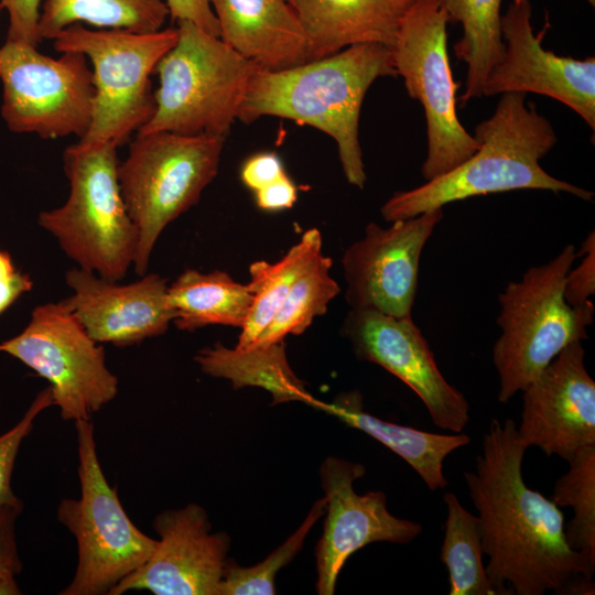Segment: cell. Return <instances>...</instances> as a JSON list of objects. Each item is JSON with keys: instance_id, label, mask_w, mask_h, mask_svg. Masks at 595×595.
Listing matches in <instances>:
<instances>
[{"instance_id": "1", "label": "cell", "mask_w": 595, "mask_h": 595, "mask_svg": "<svg viewBox=\"0 0 595 595\" xmlns=\"http://www.w3.org/2000/svg\"><path fill=\"white\" fill-rule=\"evenodd\" d=\"M528 448L513 420L495 418L475 469L464 473L480 520L486 574L498 595H565L577 580H593L595 563L569 545L560 507L524 483Z\"/></svg>"}, {"instance_id": "2", "label": "cell", "mask_w": 595, "mask_h": 595, "mask_svg": "<svg viewBox=\"0 0 595 595\" xmlns=\"http://www.w3.org/2000/svg\"><path fill=\"white\" fill-rule=\"evenodd\" d=\"M396 77L391 47L358 44L326 57L278 69H258L238 120L279 117L307 125L335 140L347 182L364 188L367 176L359 142L364 98L380 77Z\"/></svg>"}, {"instance_id": "3", "label": "cell", "mask_w": 595, "mask_h": 595, "mask_svg": "<svg viewBox=\"0 0 595 595\" xmlns=\"http://www.w3.org/2000/svg\"><path fill=\"white\" fill-rule=\"evenodd\" d=\"M526 98L523 93L502 94L494 113L475 128L477 150L445 174L396 192L380 208L383 219H408L456 201L517 190L592 201L593 192L555 178L540 165L558 139L551 122Z\"/></svg>"}, {"instance_id": "4", "label": "cell", "mask_w": 595, "mask_h": 595, "mask_svg": "<svg viewBox=\"0 0 595 595\" xmlns=\"http://www.w3.org/2000/svg\"><path fill=\"white\" fill-rule=\"evenodd\" d=\"M577 258L565 246L549 262L529 268L499 294L501 329L493 347L499 377L498 401L508 403L569 345L587 338L595 307L589 300L570 305L563 294L566 273Z\"/></svg>"}, {"instance_id": "5", "label": "cell", "mask_w": 595, "mask_h": 595, "mask_svg": "<svg viewBox=\"0 0 595 595\" xmlns=\"http://www.w3.org/2000/svg\"><path fill=\"white\" fill-rule=\"evenodd\" d=\"M115 143L65 149L64 172L69 194L60 207L39 214L50 232L77 267L110 281H121L133 267L138 232L118 182Z\"/></svg>"}, {"instance_id": "6", "label": "cell", "mask_w": 595, "mask_h": 595, "mask_svg": "<svg viewBox=\"0 0 595 595\" xmlns=\"http://www.w3.org/2000/svg\"><path fill=\"white\" fill-rule=\"evenodd\" d=\"M176 29V43L154 72V112L137 133L227 137L260 68L191 22L180 21Z\"/></svg>"}, {"instance_id": "7", "label": "cell", "mask_w": 595, "mask_h": 595, "mask_svg": "<svg viewBox=\"0 0 595 595\" xmlns=\"http://www.w3.org/2000/svg\"><path fill=\"white\" fill-rule=\"evenodd\" d=\"M136 134L117 175L138 232L133 269L142 277L162 231L199 201L217 175L226 137L169 131Z\"/></svg>"}, {"instance_id": "8", "label": "cell", "mask_w": 595, "mask_h": 595, "mask_svg": "<svg viewBox=\"0 0 595 595\" xmlns=\"http://www.w3.org/2000/svg\"><path fill=\"white\" fill-rule=\"evenodd\" d=\"M60 52L84 54L91 63L95 95L91 121L83 145L115 143L118 148L137 133L155 109L151 75L177 41V29L132 32L91 30L72 24L53 39Z\"/></svg>"}, {"instance_id": "9", "label": "cell", "mask_w": 595, "mask_h": 595, "mask_svg": "<svg viewBox=\"0 0 595 595\" xmlns=\"http://www.w3.org/2000/svg\"><path fill=\"white\" fill-rule=\"evenodd\" d=\"M80 496L60 501L56 517L75 538L77 566L60 595H109L153 552L158 540L131 521L101 468L90 420L75 422Z\"/></svg>"}, {"instance_id": "10", "label": "cell", "mask_w": 595, "mask_h": 595, "mask_svg": "<svg viewBox=\"0 0 595 595\" xmlns=\"http://www.w3.org/2000/svg\"><path fill=\"white\" fill-rule=\"evenodd\" d=\"M448 19L436 0H416L401 19L392 50L397 75L418 100L426 120L425 181L445 174L478 148L457 116L456 90L447 52Z\"/></svg>"}, {"instance_id": "11", "label": "cell", "mask_w": 595, "mask_h": 595, "mask_svg": "<svg viewBox=\"0 0 595 595\" xmlns=\"http://www.w3.org/2000/svg\"><path fill=\"white\" fill-rule=\"evenodd\" d=\"M1 116L14 133L43 139L83 138L89 129L95 87L88 58H57L37 46L7 40L0 47Z\"/></svg>"}, {"instance_id": "12", "label": "cell", "mask_w": 595, "mask_h": 595, "mask_svg": "<svg viewBox=\"0 0 595 595\" xmlns=\"http://www.w3.org/2000/svg\"><path fill=\"white\" fill-rule=\"evenodd\" d=\"M0 353L48 381L53 405L65 421L90 420L118 393V377L107 367L104 347L63 301L34 307L23 331L0 343Z\"/></svg>"}, {"instance_id": "13", "label": "cell", "mask_w": 595, "mask_h": 595, "mask_svg": "<svg viewBox=\"0 0 595 595\" xmlns=\"http://www.w3.org/2000/svg\"><path fill=\"white\" fill-rule=\"evenodd\" d=\"M359 360L376 364L405 383L441 430L459 433L469 422V403L441 372L433 351L411 317L350 309L342 325Z\"/></svg>"}, {"instance_id": "14", "label": "cell", "mask_w": 595, "mask_h": 595, "mask_svg": "<svg viewBox=\"0 0 595 595\" xmlns=\"http://www.w3.org/2000/svg\"><path fill=\"white\" fill-rule=\"evenodd\" d=\"M442 218L443 208H436L389 227L369 223L342 257L350 309L411 317L421 255Z\"/></svg>"}, {"instance_id": "15", "label": "cell", "mask_w": 595, "mask_h": 595, "mask_svg": "<svg viewBox=\"0 0 595 595\" xmlns=\"http://www.w3.org/2000/svg\"><path fill=\"white\" fill-rule=\"evenodd\" d=\"M361 464L335 456L327 457L320 476L326 501L323 534L315 548L320 595H333L346 561L374 542L405 544L423 530L409 519L393 516L387 496L380 490L357 494L354 482L365 475Z\"/></svg>"}, {"instance_id": "16", "label": "cell", "mask_w": 595, "mask_h": 595, "mask_svg": "<svg viewBox=\"0 0 595 595\" xmlns=\"http://www.w3.org/2000/svg\"><path fill=\"white\" fill-rule=\"evenodd\" d=\"M530 0H515L501 14L504 50L483 86V96L533 93L553 98L595 129V58L559 56L536 35Z\"/></svg>"}, {"instance_id": "17", "label": "cell", "mask_w": 595, "mask_h": 595, "mask_svg": "<svg viewBox=\"0 0 595 595\" xmlns=\"http://www.w3.org/2000/svg\"><path fill=\"white\" fill-rule=\"evenodd\" d=\"M159 536L148 560L109 595L149 591L155 595H217L230 548L225 532H212L203 507L187 504L156 515Z\"/></svg>"}, {"instance_id": "18", "label": "cell", "mask_w": 595, "mask_h": 595, "mask_svg": "<svg viewBox=\"0 0 595 595\" xmlns=\"http://www.w3.org/2000/svg\"><path fill=\"white\" fill-rule=\"evenodd\" d=\"M521 392L517 431L529 447L567 462L582 447L595 445V382L582 342L565 347Z\"/></svg>"}, {"instance_id": "19", "label": "cell", "mask_w": 595, "mask_h": 595, "mask_svg": "<svg viewBox=\"0 0 595 595\" xmlns=\"http://www.w3.org/2000/svg\"><path fill=\"white\" fill-rule=\"evenodd\" d=\"M72 293L62 300L99 344L130 346L160 336L173 323L166 280L145 273L128 284L75 267L65 274Z\"/></svg>"}, {"instance_id": "20", "label": "cell", "mask_w": 595, "mask_h": 595, "mask_svg": "<svg viewBox=\"0 0 595 595\" xmlns=\"http://www.w3.org/2000/svg\"><path fill=\"white\" fill-rule=\"evenodd\" d=\"M219 37L264 71L307 62V43L288 0H212Z\"/></svg>"}, {"instance_id": "21", "label": "cell", "mask_w": 595, "mask_h": 595, "mask_svg": "<svg viewBox=\"0 0 595 595\" xmlns=\"http://www.w3.org/2000/svg\"><path fill=\"white\" fill-rule=\"evenodd\" d=\"M305 33L307 62L358 44L392 47L416 0H288Z\"/></svg>"}, {"instance_id": "22", "label": "cell", "mask_w": 595, "mask_h": 595, "mask_svg": "<svg viewBox=\"0 0 595 595\" xmlns=\"http://www.w3.org/2000/svg\"><path fill=\"white\" fill-rule=\"evenodd\" d=\"M315 409L383 444L405 461L430 490L448 485L443 472L445 458L470 442L463 432L433 433L381 420L364 410L363 396L357 390L342 393L333 402L318 400Z\"/></svg>"}, {"instance_id": "23", "label": "cell", "mask_w": 595, "mask_h": 595, "mask_svg": "<svg viewBox=\"0 0 595 595\" xmlns=\"http://www.w3.org/2000/svg\"><path fill=\"white\" fill-rule=\"evenodd\" d=\"M194 360L204 374L229 380L234 389L267 390L272 405L299 401L315 408L318 401L291 368L284 340L246 349L229 348L217 342L198 350Z\"/></svg>"}, {"instance_id": "24", "label": "cell", "mask_w": 595, "mask_h": 595, "mask_svg": "<svg viewBox=\"0 0 595 595\" xmlns=\"http://www.w3.org/2000/svg\"><path fill=\"white\" fill-rule=\"evenodd\" d=\"M247 284L221 270L187 269L167 286V301L180 331L194 332L207 325L241 328L252 304Z\"/></svg>"}, {"instance_id": "25", "label": "cell", "mask_w": 595, "mask_h": 595, "mask_svg": "<svg viewBox=\"0 0 595 595\" xmlns=\"http://www.w3.org/2000/svg\"><path fill=\"white\" fill-rule=\"evenodd\" d=\"M321 253L322 235L317 228H311L278 261L259 260L249 266L247 285L253 300L235 348L246 349L256 343L294 282Z\"/></svg>"}, {"instance_id": "26", "label": "cell", "mask_w": 595, "mask_h": 595, "mask_svg": "<svg viewBox=\"0 0 595 595\" xmlns=\"http://www.w3.org/2000/svg\"><path fill=\"white\" fill-rule=\"evenodd\" d=\"M448 22L459 23L462 37L454 44L457 60L466 64L465 89L459 101L465 105L483 96L488 73L504 50L501 39L502 0H436Z\"/></svg>"}, {"instance_id": "27", "label": "cell", "mask_w": 595, "mask_h": 595, "mask_svg": "<svg viewBox=\"0 0 595 595\" xmlns=\"http://www.w3.org/2000/svg\"><path fill=\"white\" fill-rule=\"evenodd\" d=\"M167 17L164 0H44L39 33L42 41L52 40L75 23L97 29L155 32L163 29Z\"/></svg>"}, {"instance_id": "28", "label": "cell", "mask_w": 595, "mask_h": 595, "mask_svg": "<svg viewBox=\"0 0 595 595\" xmlns=\"http://www.w3.org/2000/svg\"><path fill=\"white\" fill-rule=\"evenodd\" d=\"M444 538L440 561L448 572L450 595H498L483 562L482 526L478 516L464 508L454 493H445Z\"/></svg>"}, {"instance_id": "29", "label": "cell", "mask_w": 595, "mask_h": 595, "mask_svg": "<svg viewBox=\"0 0 595 595\" xmlns=\"http://www.w3.org/2000/svg\"><path fill=\"white\" fill-rule=\"evenodd\" d=\"M332 263L323 252L316 257L294 282L267 328L250 347L282 342L288 335H301L315 317L326 313L329 302L340 292L329 273Z\"/></svg>"}, {"instance_id": "30", "label": "cell", "mask_w": 595, "mask_h": 595, "mask_svg": "<svg viewBox=\"0 0 595 595\" xmlns=\"http://www.w3.org/2000/svg\"><path fill=\"white\" fill-rule=\"evenodd\" d=\"M569 469L554 484L551 500L573 508L565 526L569 545L595 563V445L582 447L569 461Z\"/></svg>"}, {"instance_id": "31", "label": "cell", "mask_w": 595, "mask_h": 595, "mask_svg": "<svg viewBox=\"0 0 595 595\" xmlns=\"http://www.w3.org/2000/svg\"><path fill=\"white\" fill-rule=\"evenodd\" d=\"M325 498L316 500L302 524L263 561L253 566H240L227 560L217 595H272L278 572L302 549L314 523L325 511Z\"/></svg>"}, {"instance_id": "32", "label": "cell", "mask_w": 595, "mask_h": 595, "mask_svg": "<svg viewBox=\"0 0 595 595\" xmlns=\"http://www.w3.org/2000/svg\"><path fill=\"white\" fill-rule=\"evenodd\" d=\"M52 405V392L47 387L37 393L21 420L0 435V507L23 506L11 486L14 463L23 440L33 429L34 420L42 411Z\"/></svg>"}, {"instance_id": "33", "label": "cell", "mask_w": 595, "mask_h": 595, "mask_svg": "<svg viewBox=\"0 0 595 595\" xmlns=\"http://www.w3.org/2000/svg\"><path fill=\"white\" fill-rule=\"evenodd\" d=\"M583 257L582 262L571 268L566 273L563 294L565 301L572 306H580L591 300L595 292V237L591 231L582 244L577 257Z\"/></svg>"}, {"instance_id": "34", "label": "cell", "mask_w": 595, "mask_h": 595, "mask_svg": "<svg viewBox=\"0 0 595 595\" xmlns=\"http://www.w3.org/2000/svg\"><path fill=\"white\" fill-rule=\"evenodd\" d=\"M42 0H0L1 9L9 15L7 40L37 46L42 39L39 21Z\"/></svg>"}, {"instance_id": "35", "label": "cell", "mask_w": 595, "mask_h": 595, "mask_svg": "<svg viewBox=\"0 0 595 595\" xmlns=\"http://www.w3.org/2000/svg\"><path fill=\"white\" fill-rule=\"evenodd\" d=\"M23 506L0 507V578L17 576L22 571L19 556L15 523Z\"/></svg>"}, {"instance_id": "36", "label": "cell", "mask_w": 595, "mask_h": 595, "mask_svg": "<svg viewBox=\"0 0 595 595\" xmlns=\"http://www.w3.org/2000/svg\"><path fill=\"white\" fill-rule=\"evenodd\" d=\"M285 172L281 158L275 152H259L242 163L240 180L252 192L281 177Z\"/></svg>"}, {"instance_id": "37", "label": "cell", "mask_w": 595, "mask_h": 595, "mask_svg": "<svg viewBox=\"0 0 595 595\" xmlns=\"http://www.w3.org/2000/svg\"><path fill=\"white\" fill-rule=\"evenodd\" d=\"M169 15L195 24L205 32L219 37V28L212 0H164Z\"/></svg>"}, {"instance_id": "38", "label": "cell", "mask_w": 595, "mask_h": 595, "mask_svg": "<svg viewBox=\"0 0 595 595\" xmlns=\"http://www.w3.org/2000/svg\"><path fill=\"white\" fill-rule=\"evenodd\" d=\"M32 286L30 275L15 268L9 252L0 250V315Z\"/></svg>"}, {"instance_id": "39", "label": "cell", "mask_w": 595, "mask_h": 595, "mask_svg": "<svg viewBox=\"0 0 595 595\" xmlns=\"http://www.w3.org/2000/svg\"><path fill=\"white\" fill-rule=\"evenodd\" d=\"M298 187L284 173L281 177L255 192L257 206L266 212L291 208L298 201Z\"/></svg>"}, {"instance_id": "40", "label": "cell", "mask_w": 595, "mask_h": 595, "mask_svg": "<svg viewBox=\"0 0 595 595\" xmlns=\"http://www.w3.org/2000/svg\"><path fill=\"white\" fill-rule=\"evenodd\" d=\"M511 1H515V0H511ZM592 7L595 6V0H586Z\"/></svg>"}, {"instance_id": "41", "label": "cell", "mask_w": 595, "mask_h": 595, "mask_svg": "<svg viewBox=\"0 0 595 595\" xmlns=\"http://www.w3.org/2000/svg\"><path fill=\"white\" fill-rule=\"evenodd\" d=\"M0 10H1V7H0Z\"/></svg>"}]
</instances>
